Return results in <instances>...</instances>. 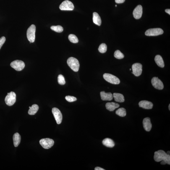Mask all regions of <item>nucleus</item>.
I'll list each match as a JSON object with an SVG mask.
<instances>
[{
    "label": "nucleus",
    "instance_id": "423d86ee",
    "mask_svg": "<svg viewBox=\"0 0 170 170\" xmlns=\"http://www.w3.org/2000/svg\"><path fill=\"white\" fill-rule=\"evenodd\" d=\"M40 143L43 148L48 149L53 146L54 142L52 139L46 138L41 139L40 140Z\"/></svg>",
    "mask_w": 170,
    "mask_h": 170
},
{
    "label": "nucleus",
    "instance_id": "e433bc0d",
    "mask_svg": "<svg viewBox=\"0 0 170 170\" xmlns=\"http://www.w3.org/2000/svg\"><path fill=\"white\" fill-rule=\"evenodd\" d=\"M170 104H169V110H170Z\"/></svg>",
    "mask_w": 170,
    "mask_h": 170
},
{
    "label": "nucleus",
    "instance_id": "f704fd0d",
    "mask_svg": "<svg viewBox=\"0 0 170 170\" xmlns=\"http://www.w3.org/2000/svg\"><path fill=\"white\" fill-rule=\"evenodd\" d=\"M161 164L162 165H165L166 164V162L164 161H162L161 163Z\"/></svg>",
    "mask_w": 170,
    "mask_h": 170
},
{
    "label": "nucleus",
    "instance_id": "5701e85b",
    "mask_svg": "<svg viewBox=\"0 0 170 170\" xmlns=\"http://www.w3.org/2000/svg\"><path fill=\"white\" fill-rule=\"evenodd\" d=\"M38 109L39 107L38 105H33L29 110L28 114L30 115H35L38 111Z\"/></svg>",
    "mask_w": 170,
    "mask_h": 170
},
{
    "label": "nucleus",
    "instance_id": "b1692460",
    "mask_svg": "<svg viewBox=\"0 0 170 170\" xmlns=\"http://www.w3.org/2000/svg\"><path fill=\"white\" fill-rule=\"evenodd\" d=\"M116 113L119 116L124 117L126 115V110L124 108H120L116 111Z\"/></svg>",
    "mask_w": 170,
    "mask_h": 170
},
{
    "label": "nucleus",
    "instance_id": "4be33fe9",
    "mask_svg": "<svg viewBox=\"0 0 170 170\" xmlns=\"http://www.w3.org/2000/svg\"><path fill=\"white\" fill-rule=\"evenodd\" d=\"M113 97L115 101L119 103H123L124 101V95L122 94L118 93H114L113 94Z\"/></svg>",
    "mask_w": 170,
    "mask_h": 170
},
{
    "label": "nucleus",
    "instance_id": "7ed1b4c3",
    "mask_svg": "<svg viewBox=\"0 0 170 170\" xmlns=\"http://www.w3.org/2000/svg\"><path fill=\"white\" fill-rule=\"evenodd\" d=\"M104 79L108 82L114 85H118L120 83V80L117 77L112 74L106 73L103 75Z\"/></svg>",
    "mask_w": 170,
    "mask_h": 170
},
{
    "label": "nucleus",
    "instance_id": "f3484780",
    "mask_svg": "<svg viewBox=\"0 0 170 170\" xmlns=\"http://www.w3.org/2000/svg\"><path fill=\"white\" fill-rule=\"evenodd\" d=\"M106 109L110 111H113L116 108H119V105L113 102L111 103H106Z\"/></svg>",
    "mask_w": 170,
    "mask_h": 170
},
{
    "label": "nucleus",
    "instance_id": "0eeeda50",
    "mask_svg": "<svg viewBox=\"0 0 170 170\" xmlns=\"http://www.w3.org/2000/svg\"><path fill=\"white\" fill-rule=\"evenodd\" d=\"M59 8L62 11H72L74 9V6L71 2L65 1L63 2L60 5Z\"/></svg>",
    "mask_w": 170,
    "mask_h": 170
},
{
    "label": "nucleus",
    "instance_id": "2f4dec72",
    "mask_svg": "<svg viewBox=\"0 0 170 170\" xmlns=\"http://www.w3.org/2000/svg\"><path fill=\"white\" fill-rule=\"evenodd\" d=\"M125 0H115V2L117 4H121L124 2Z\"/></svg>",
    "mask_w": 170,
    "mask_h": 170
},
{
    "label": "nucleus",
    "instance_id": "c9c22d12",
    "mask_svg": "<svg viewBox=\"0 0 170 170\" xmlns=\"http://www.w3.org/2000/svg\"><path fill=\"white\" fill-rule=\"evenodd\" d=\"M167 153L168 154L170 155V151H168Z\"/></svg>",
    "mask_w": 170,
    "mask_h": 170
},
{
    "label": "nucleus",
    "instance_id": "f257e3e1",
    "mask_svg": "<svg viewBox=\"0 0 170 170\" xmlns=\"http://www.w3.org/2000/svg\"><path fill=\"white\" fill-rule=\"evenodd\" d=\"M154 158L157 162L164 161L166 164H170V156L163 150H160L155 152Z\"/></svg>",
    "mask_w": 170,
    "mask_h": 170
},
{
    "label": "nucleus",
    "instance_id": "58836bf2",
    "mask_svg": "<svg viewBox=\"0 0 170 170\" xmlns=\"http://www.w3.org/2000/svg\"><path fill=\"white\" fill-rule=\"evenodd\" d=\"M131 70H132V69H130V71H131Z\"/></svg>",
    "mask_w": 170,
    "mask_h": 170
},
{
    "label": "nucleus",
    "instance_id": "cd10ccee",
    "mask_svg": "<svg viewBox=\"0 0 170 170\" xmlns=\"http://www.w3.org/2000/svg\"><path fill=\"white\" fill-rule=\"evenodd\" d=\"M107 49V46L105 43H102L100 45L98 48L99 51L100 53H103L106 52Z\"/></svg>",
    "mask_w": 170,
    "mask_h": 170
},
{
    "label": "nucleus",
    "instance_id": "412c9836",
    "mask_svg": "<svg viewBox=\"0 0 170 170\" xmlns=\"http://www.w3.org/2000/svg\"><path fill=\"white\" fill-rule=\"evenodd\" d=\"M93 22L94 23L99 26L101 25V17L98 13H93Z\"/></svg>",
    "mask_w": 170,
    "mask_h": 170
},
{
    "label": "nucleus",
    "instance_id": "c756f323",
    "mask_svg": "<svg viewBox=\"0 0 170 170\" xmlns=\"http://www.w3.org/2000/svg\"><path fill=\"white\" fill-rule=\"evenodd\" d=\"M65 99L69 102L75 101L77 100V98L75 97L71 96H67L65 97Z\"/></svg>",
    "mask_w": 170,
    "mask_h": 170
},
{
    "label": "nucleus",
    "instance_id": "9b49d317",
    "mask_svg": "<svg viewBox=\"0 0 170 170\" xmlns=\"http://www.w3.org/2000/svg\"><path fill=\"white\" fill-rule=\"evenodd\" d=\"M151 82L153 86L157 89L162 90L164 88L162 82L158 77H153L152 79Z\"/></svg>",
    "mask_w": 170,
    "mask_h": 170
},
{
    "label": "nucleus",
    "instance_id": "6e6552de",
    "mask_svg": "<svg viewBox=\"0 0 170 170\" xmlns=\"http://www.w3.org/2000/svg\"><path fill=\"white\" fill-rule=\"evenodd\" d=\"M11 67L17 71H22L25 67V65L23 61L16 60L11 62Z\"/></svg>",
    "mask_w": 170,
    "mask_h": 170
},
{
    "label": "nucleus",
    "instance_id": "ddd939ff",
    "mask_svg": "<svg viewBox=\"0 0 170 170\" xmlns=\"http://www.w3.org/2000/svg\"><path fill=\"white\" fill-rule=\"evenodd\" d=\"M142 13H143V8L142 6L140 5L138 6L134 9L133 12L134 17L135 19H140L142 17Z\"/></svg>",
    "mask_w": 170,
    "mask_h": 170
},
{
    "label": "nucleus",
    "instance_id": "2eb2a0df",
    "mask_svg": "<svg viewBox=\"0 0 170 170\" xmlns=\"http://www.w3.org/2000/svg\"><path fill=\"white\" fill-rule=\"evenodd\" d=\"M101 99L103 101H110L113 99V95L110 92L106 93L105 91L100 92Z\"/></svg>",
    "mask_w": 170,
    "mask_h": 170
},
{
    "label": "nucleus",
    "instance_id": "20e7f679",
    "mask_svg": "<svg viewBox=\"0 0 170 170\" xmlns=\"http://www.w3.org/2000/svg\"><path fill=\"white\" fill-rule=\"evenodd\" d=\"M35 26L33 24L27 30V38L31 43H33L35 41Z\"/></svg>",
    "mask_w": 170,
    "mask_h": 170
},
{
    "label": "nucleus",
    "instance_id": "c85d7f7f",
    "mask_svg": "<svg viewBox=\"0 0 170 170\" xmlns=\"http://www.w3.org/2000/svg\"><path fill=\"white\" fill-rule=\"evenodd\" d=\"M58 83L60 85H64L66 83L65 79L64 77V76L61 74L58 76Z\"/></svg>",
    "mask_w": 170,
    "mask_h": 170
},
{
    "label": "nucleus",
    "instance_id": "4c0bfd02",
    "mask_svg": "<svg viewBox=\"0 0 170 170\" xmlns=\"http://www.w3.org/2000/svg\"><path fill=\"white\" fill-rule=\"evenodd\" d=\"M115 6H116H116H117V5H116Z\"/></svg>",
    "mask_w": 170,
    "mask_h": 170
},
{
    "label": "nucleus",
    "instance_id": "72a5a7b5",
    "mask_svg": "<svg viewBox=\"0 0 170 170\" xmlns=\"http://www.w3.org/2000/svg\"><path fill=\"white\" fill-rule=\"evenodd\" d=\"M165 11L168 14L170 15V9H167L165 10Z\"/></svg>",
    "mask_w": 170,
    "mask_h": 170
},
{
    "label": "nucleus",
    "instance_id": "bb28decb",
    "mask_svg": "<svg viewBox=\"0 0 170 170\" xmlns=\"http://www.w3.org/2000/svg\"><path fill=\"white\" fill-rule=\"evenodd\" d=\"M114 56L115 58L119 59H122L124 57V55L119 50L115 52Z\"/></svg>",
    "mask_w": 170,
    "mask_h": 170
},
{
    "label": "nucleus",
    "instance_id": "f8f14e48",
    "mask_svg": "<svg viewBox=\"0 0 170 170\" xmlns=\"http://www.w3.org/2000/svg\"><path fill=\"white\" fill-rule=\"evenodd\" d=\"M52 113L57 123L61 124L62 119V114L61 111L57 108H52Z\"/></svg>",
    "mask_w": 170,
    "mask_h": 170
},
{
    "label": "nucleus",
    "instance_id": "9d476101",
    "mask_svg": "<svg viewBox=\"0 0 170 170\" xmlns=\"http://www.w3.org/2000/svg\"><path fill=\"white\" fill-rule=\"evenodd\" d=\"M142 66L140 63H137L132 66V70L133 74L136 76L138 77L141 75L142 72Z\"/></svg>",
    "mask_w": 170,
    "mask_h": 170
},
{
    "label": "nucleus",
    "instance_id": "aec40b11",
    "mask_svg": "<svg viewBox=\"0 0 170 170\" xmlns=\"http://www.w3.org/2000/svg\"><path fill=\"white\" fill-rule=\"evenodd\" d=\"M13 140L14 146L17 147L20 144L21 140V136L18 133L14 134L13 136Z\"/></svg>",
    "mask_w": 170,
    "mask_h": 170
},
{
    "label": "nucleus",
    "instance_id": "f03ea898",
    "mask_svg": "<svg viewBox=\"0 0 170 170\" xmlns=\"http://www.w3.org/2000/svg\"><path fill=\"white\" fill-rule=\"evenodd\" d=\"M67 64L70 67L74 72H78L79 68V61L76 58L73 57H70L67 59Z\"/></svg>",
    "mask_w": 170,
    "mask_h": 170
},
{
    "label": "nucleus",
    "instance_id": "a878e982",
    "mask_svg": "<svg viewBox=\"0 0 170 170\" xmlns=\"http://www.w3.org/2000/svg\"><path fill=\"white\" fill-rule=\"evenodd\" d=\"M69 39L71 42L74 43H77L78 42V38L76 35L73 34H71L69 36Z\"/></svg>",
    "mask_w": 170,
    "mask_h": 170
},
{
    "label": "nucleus",
    "instance_id": "6ab92c4d",
    "mask_svg": "<svg viewBox=\"0 0 170 170\" xmlns=\"http://www.w3.org/2000/svg\"><path fill=\"white\" fill-rule=\"evenodd\" d=\"M103 144L105 146L110 148H112L115 145V143L111 139L109 138L105 139L103 140Z\"/></svg>",
    "mask_w": 170,
    "mask_h": 170
},
{
    "label": "nucleus",
    "instance_id": "39448f33",
    "mask_svg": "<svg viewBox=\"0 0 170 170\" xmlns=\"http://www.w3.org/2000/svg\"><path fill=\"white\" fill-rule=\"evenodd\" d=\"M16 100V95L15 93L13 92L8 93L5 99V101L6 105L9 106L13 105L15 103Z\"/></svg>",
    "mask_w": 170,
    "mask_h": 170
},
{
    "label": "nucleus",
    "instance_id": "dca6fc26",
    "mask_svg": "<svg viewBox=\"0 0 170 170\" xmlns=\"http://www.w3.org/2000/svg\"><path fill=\"white\" fill-rule=\"evenodd\" d=\"M143 126L144 129L147 132H150L152 128V124L150 118H146L143 119Z\"/></svg>",
    "mask_w": 170,
    "mask_h": 170
},
{
    "label": "nucleus",
    "instance_id": "7c9ffc66",
    "mask_svg": "<svg viewBox=\"0 0 170 170\" xmlns=\"http://www.w3.org/2000/svg\"><path fill=\"white\" fill-rule=\"evenodd\" d=\"M6 40V38L4 36L1 37L0 38V49H1V47H2L3 45L5 42Z\"/></svg>",
    "mask_w": 170,
    "mask_h": 170
},
{
    "label": "nucleus",
    "instance_id": "393cba45",
    "mask_svg": "<svg viewBox=\"0 0 170 170\" xmlns=\"http://www.w3.org/2000/svg\"><path fill=\"white\" fill-rule=\"evenodd\" d=\"M51 28L52 30L57 32V33H61L64 30L63 27L60 25L52 26L51 27Z\"/></svg>",
    "mask_w": 170,
    "mask_h": 170
},
{
    "label": "nucleus",
    "instance_id": "1a4fd4ad",
    "mask_svg": "<svg viewBox=\"0 0 170 170\" xmlns=\"http://www.w3.org/2000/svg\"><path fill=\"white\" fill-rule=\"evenodd\" d=\"M163 33V30L160 28L149 29L145 32V35L147 36H156L161 35Z\"/></svg>",
    "mask_w": 170,
    "mask_h": 170
},
{
    "label": "nucleus",
    "instance_id": "4468645a",
    "mask_svg": "<svg viewBox=\"0 0 170 170\" xmlns=\"http://www.w3.org/2000/svg\"><path fill=\"white\" fill-rule=\"evenodd\" d=\"M139 105L140 107L147 109H151L153 108V104L151 102L145 100L141 101L139 102Z\"/></svg>",
    "mask_w": 170,
    "mask_h": 170
},
{
    "label": "nucleus",
    "instance_id": "473e14b6",
    "mask_svg": "<svg viewBox=\"0 0 170 170\" xmlns=\"http://www.w3.org/2000/svg\"><path fill=\"white\" fill-rule=\"evenodd\" d=\"M95 170H105L104 169H103V168H101L100 167H96L95 168Z\"/></svg>",
    "mask_w": 170,
    "mask_h": 170
},
{
    "label": "nucleus",
    "instance_id": "a211bd4d",
    "mask_svg": "<svg viewBox=\"0 0 170 170\" xmlns=\"http://www.w3.org/2000/svg\"><path fill=\"white\" fill-rule=\"evenodd\" d=\"M155 61L157 65L160 67L163 68L164 67V61L162 57L159 55H157L155 56Z\"/></svg>",
    "mask_w": 170,
    "mask_h": 170
}]
</instances>
